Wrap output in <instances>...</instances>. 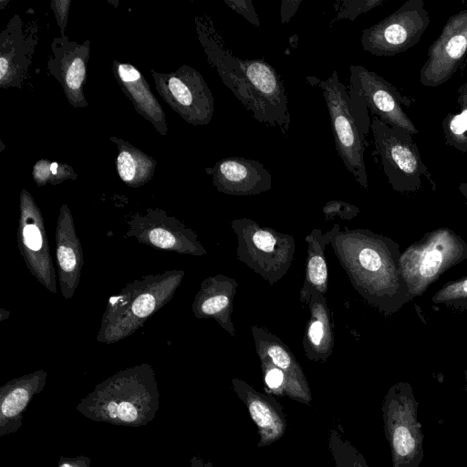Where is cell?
<instances>
[{
	"label": "cell",
	"instance_id": "cell-8",
	"mask_svg": "<svg viewBox=\"0 0 467 467\" xmlns=\"http://www.w3.org/2000/svg\"><path fill=\"white\" fill-rule=\"evenodd\" d=\"M370 130L382 169L392 189L400 193L416 192L427 179L435 187L412 135L393 128L373 116Z\"/></svg>",
	"mask_w": 467,
	"mask_h": 467
},
{
	"label": "cell",
	"instance_id": "cell-6",
	"mask_svg": "<svg viewBox=\"0 0 467 467\" xmlns=\"http://www.w3.org/2000/svg\"><path fill=\"white\" fill-rule=\"evenodd\" d=\"M418 401L409 382L393 384L382 401L384 432L392 467H419L423 460V433L418 420Z\"/></svg>",
	"mask_w": 467,
	"mask_h": 467
},
{
	"label": "cell",
	"instance_id": "cell-25",
	"mask_svg": "<svg viewBox=\"0 0 467 467\" xmlns=\"http://www.w3.org/2000/svg\"><path fill=\"white\" fill-rule=\"evenodd\" d=\"M224 3L234 12L243 16L250 24L260 26V20L251 0H224Z\"/></svg>",
	"mask_w": 467,
	"mask_h": 467
},
{
	"label": "cell",
	"instance_id": "cell-5",
	"mask_svg": "<svg viewBox=\"0 0 467 467\" xmlns=\"http://www.w3.org/2000/svg\"><path fill=\"white\" fill-rule=\"evenodd\" d=\"M237 258L270 285L277 283L291 267L296 253L292 235L263 226L248 218L234 219Z\"/></svg>",
	"mask_w": 467,
	"mask_h": 467
},
{
	"label": "cell",
	"instance_id": "cell-19",
	"mask_svg": "<svg viewBox=\"0 0 467 467\" xmlns=\"http://www.w3.org/2000/svg\"><path fill=\"white\" fill-rule=\"evenodd\" d=\"M434 305L467 311V275L444 284L431 297Z\"/></svg>",
	"mask_w": 467,
	"mask_h": 467
},
{
	"label": "cell",
	"instance_id": "cell-26",
	"mask_svg": "<svg viewBox=\"0 0 467 467\" xmlns=\"http://www.w3.org/2000/svg\"><path fill=\"white\" fill-rule=\"evenodd\" d=\"M118 171L121 179L130 182L137 173V164L133 156L128 151H122L117 159Z\"/></svg>",
	"mask_w": 467,
	"mask_h": 467
},
{
	"label": "cell",
	"instance_id": "cell-32",
	"mask_svg": "<svg viewBox=\"0 0 467 467\" xmlns=\"http://www.w3.org/2000/svg\"><path fill=\"white\" fill-rule=\"evenodd\" d=\"M301 0H283L281 2L280 16L281 22L286 24L298 9Z\"/></svg>",
	"mask_w": 467,
	"mask_h": 467
},
{
	"label": "cell",
	"instance_id": "cell-12",
	"mask_svg": "<svg viewBox=\"0 0 467 467\" xmlns=\"http://www.w3.org/2000/svg\"><path fill=\"white\" fill-rule=\"evenodd\" d=\"M212 173L217 190L229 195H256L272 188L270 172L255 160L225 158L213 168Z\"/></svg>",
	"mask_w": 467,
	"mask_h": 467
},
{
	"label": "cell",
	"instance_id": "cell-37",
	"mask_svg": "<svg viewBox=\"0 0 467 467\" xmlns=\"http://www.w3.org/2000/svg\"><path fill=\"white\" fill-rule=\"evenodd\" d=\"M60 467H73V466L69 463H64Z\"/></svg>",
	"mask_w": 467,
	"mask_h": 467
},
{
	"label": "cell",
	"instance_id": "cell-33",
	"mask_svg": "<svg viewBox=\"0 0 467 467\" xmlns=\"http://www.w3.org/2000/svg\"><path fill=\"white\" fill-rule=\"evenodd\" d=\"M119 74L124 82H134L140 78V72L130 65H120Z\"/></svg>",
	"mask_w": 467,
	"mask_h": 467
},
{
	"label": "cell",
	"instance_id": "cell-7",
	"mask_svg": "<svg viewBox=\"0 0 467 467\" xmlns=\"http://www.w3.org/2000/svg\"><path fill=\"white\" fill-rule=\"evenodd\" d=\"M306 79L323 92L338 156L359 185L368 189L364 161L366 136L353 114L347 88L340 82L336 70L326 80L315 77H306Z\"/></svg>",
	"mask_w": 467,
	"mask_h": 467
},
{
	"label": "cell",
	"instance_id": "cell-16",
	"mask_svg": "<svg viewBox=\"0 0 467 467\" xmlns=\"http://www.w3.org/2000/svg\"><path fill=\"white\" fill-rule=\"evenodd\" d=\"M237 287L238 283L233 277L217 275L211 279V292L200 306L202 315L214 317L233 337L236 334L231 316Z\"/></svg>",
	"mask_w": 467,
	"mask_h": 467
},
{
	"label": "cell",
	"instance_id": "cell-9",
	"mask_svg": "<svg viewBox=\"0 0 467 467\" xmlns=\"http://www.w3.org/2000/svg\"><path fill=\"white\" fill-rule=\"evenodd\" d=\"M430 23L423 0H407L389 16L362 31V48L378 57L403 53L419 43Z\"/></svg>",
	"mask_w": 467,
	"mask_h": 467
},
{
	"label": "cell",
	"instance_id": "cell-4",
	"mask_svg": "<svg viewBox=\"0 0 467 467\" xmlns=\"http://www.w3.org/2000/svg\"><path fill=\"white\" fill-rule=\"evenodd\" d=\"M348 95L353 114L365 136L370 130V117H378L386 124L411 135L419 132L405 112L411 99L401 94L392 84L360 65L350 66Z\"/></svg>",
	"mask_w": 467,
	"mask_h": 467
},
{
	"label": "cell",
	"instance_id": "cell-31",
	"mask_svg": "<svg viewBox=\"0 0 467 467\" xmlns=\"http://www.w3.org/2000/svg\"><path fill=\"white\" fill-rule=\"evenodd\" d=\"M57 259L61 268L65 272H71L76 266V255L74 251L65 245L57 248Z\"/></svg>",
	"mask_w": 467,
	"mask_h": 467
},
{
	"label": "cell",
	"instance_id": "cell-24",
	"mask_svg": "<svg viewBox=\"0 0 467 467\" xmlns=\"http://www.w3.org/2000/svg\"><path fill=\"white\" fill-rule=\"evenodd\" d=\"M107 411L111 418H119L123 422H133L138 418L136 406L128 401H111L107 406Z\"/></svg>",
	"mask_w": 467,
	"mask_h": 467
},
{
	"label": "cell",
	"instance_id": "cell-21",
	"mask_svg": "<svg viewBox=\"0 0 467 467\" xmlns=\"http://www.w3.org/2000/svg\"><path fill=\"white\" fill-rule=\"evenodd\" d=\"M385 0H343L337 7V19L354 21L359 15L367 13L383 4Z\"/></svg>",
	"mask_w": 467,
	"mask_h": 467
},
{
	"label": "cell",
	"instance_id": "cell-29",
	"mask_svg": "<svg viewBox=\"0 0 467 467\" xmlns=\"http://www.w3.org/2000/svg\"><path fill=\"white\" fill-rule=\"evenodd\" d=\"M24 242L26 247L33 251H38L42 246V236L39 229L35 224H27L23 231Z\"/></svg>",
	"mask_w": 467,
	"mask_h": 467
},
{
	"label": "cell",
	"instance_id": "cell-18",
	"mask_svg": "<svg viewBox=\"0 0 467 467\" xmlns=\"http://www.w3.org/2000/svg\"><path fill=\"white\" fill-rule=\"evenodd\" d=\"M339 429L340 425L331 429L328 436V449L335 467H368L361 451L339 431Z\"/></svg>",
	"mask_w": 467,
	"mask_h": 467
},
{
	"label": "cell",
	"instance_id": "cell-13",
	"mask_svg": "<svg viewBox=\"0 0 467 467\" xmlns=\"http://www.w3.org/2000/svg\"><path fill=\"white\" fill-rule=\"evenodd\" d=\"M233 389L244 402L257 427L258 448L268 446L281 439L286 430V419L282 405L272 396L255 390L247 382L234 378Z\"/></svg>",
	"mask_w": 467,
	"mask_h": 467
},
{
	"label": "cell",
	"instance_id": "cell-28",
	"mask_svg": "<svg viewBox=\"0 0 467 467\" xmlns=\"http://www.w3.org/2000/svg\"><path fill=\"white\" fill-rule=\"evenodd\" d=\"M155 307V299L150 295H141L134 301L132 305L133 313L139 317L149 316Z\"/></svg>",
	"mask_w": 467,
	"mask_h": 467
},
{
	"label": "cell",
	"instance_id": "cell-34",
	"mask_svg": "<svg viewBox=\"0 0 467 467\" xmlns=\"http://www.w3.org/2000/svg\"><path fill=\"white\" fill-rule=\"evenodd\" d=\"M6 69H7V61L4 57H1V59H0V78L1 79H3V78L6 72Z\"/></svg>",
	"mask_w": 467,
	"mask_h": 467
},
{
	"label": "cell",
	"instance_id": "cell-27",
	"mask_svg": "<svg viewBox=\"0 0 467 467\" xmlns=\"http://www.w3.org/2000/svg\"><path fill=\"white\" fill-rule=\"evenodd\" d=\"M85 65L80 58H76L67 69L66 82L71 89H78L84 79Z\"/></svg>",
	"mask_w": 467,
	"mask_h": 467
},
{
	"label": "cell",
	"instance_id": "cell-15",
	"mask_svg": "<svg viewBox=\"0 0 467 467\" xmlns=\"http://www.w3.org/2000/svg\"><path fill=\"white\" fill-rule=\"evenodd\" d=\"M307 244L306 275L303 285L299 292L302 305L306 306L310 300V294L317 291L324 296L327 292V265L325 256V248L329 244L327 232L322 233L320 229H313L306 237Z\"/></svg>",
	"mask_w": 467,
	"mask_h": 467
},
{
	"label": "cell",
	"instance_id": "cell-1",
	"mask_svg": "<svg viewBox=\"0 0 467 467\" xmlns=\"http://www.w3.org/2000/svg\"><path fill=\"white\" fill-rule=\"evenodd\" d=\"M327 234L352 286L367 304L390 316L413 299L401 274L397 242L368 229L341 230L337 224Z\"/></svg>",
	"mask_w": 467,
	"mask_h": 467
},
{
	"label": "cell",
	"instance_id": "cell-11",
	"mask_svg": "<svg viewBox=\"0 0 467 467\" xmlns=\"http://www.w3.org/2000/svg\"><path fill=\"white\" fill-rule=\"evenodd\" d=\"M252 336L258 358H268L283 371L285 378V396L310 405L312 395L305 373L290 348L270 331L253 326Z\"/></svg>",
	"mask_w": 467,
	"mask_h": 467
},
{
	"label": "cell",
	"instance_id": "cell-3",
	"mask_svg": "<svg viewBox=\"0 0 467 467\" xmlns=\"http://www.w3.org/2000/svg\"><path fill=\"white\" fill-rule=\"evenodd\" d=\"M467 259V243L449 227L427 232L400 254V270L412 298Z\"/></svg>",
	"mask_w": 467,
	"mask_h": 467
},
{
	"label": "cell",
	"instance_id": "cell-30",
	"mask_svg": "<svg viewBox=\"0 0 467 467\" xmlns=\"http://www.w3.org/2000/svg\"><path fill=\"white\" fill-rule=\"evenodd\" d=\"M149 238L152 244L161 248H171L176 243L175 237L170 232L162 229L152 230Z\"/></svg>",
	"mask_w": 467,
	"mask_h": 467
},
{
	"label": "cell",
	"instance_id": "cell-2",
	"mask_svg": "<svg viewBox=\"0 0 467 467\" xmlns=\"http://www.w3.org/2000/svg\"><path fill=\"white\" fill-rule=\"evenodd\" d=\"M204 49L223 84L258 122L289 132L291 115L284 82L262 58L241 59L211 35L202 34Z\"/></svg>",
	"mask_w": 467,
	"mask_h": 467
},
{
	"label": "cell",
	"instance_id": "cell-35",
	"mask_svg": "<svg viewBox=\"0 0 467 467\" xmlns=\"http://www.w3.org/2000/svg\"><path fill=\"white\" fill-rule=\"evenodd\" d=\"M458 189L467 202V182H461Z\"/></svg>",
	"mask_w": 467,
	"mask_h": 467
},
{
	"label": "cell",
	"instance_id": "cell-22",
	"mask_svg": "<svg viewBox=\"0 0 467 467\" xmlns=\"http://www.w3.org/2000/svg\"><path fill=\"white\" fill-rule=\"evenodd\" d=\"M29 400V393L22 388H18L10 392L3 400L1 410L3 416H16L26 407Z\"/></svg>",
	"mask_w": 467,
	"mask_h": 467
},
{
	"label": "cell",
	"instance_id": "cell-20",
	"mask_svg": "<svg viewBox=\"0 0 467 467\" xmlns=\"http://www.w3.org/2000/svg\"><path fill=\"white\" fill-rule=\"evenodd\" d=\"M261 368L264 375L265 390L277 396H285V378L278 368H276L268 358H259Z\"/></svg>",
	"mask_w": 467,
	"mask_h": 467
},
{
	"label": "cell",
	"instance_id": "cell-10",
	"mask_svg": "<svg viewBox=\"0 0 467 467\" xmlns=\"http://www.w3.org/2000/svg\"><path fill=\"white\" fill-rule=\"evenodd\" d=\"M466 55L467 7L451 16L431 44L420 70V82L429 88L446 83L462 67Z\"/></svg>",
	"mask_w": 467,
	"mask_h": 467
},
{
	"label": "cell",
	"instance_id": "cell-36",
	"mask_svg": "<svg viewBox=\"0 0 467 467\" xmlns=\"http://www.w3.org/2000/svg\"><path fill=\"white\" fill-rule=\"evenodd\" d=\"M464 377H465V389L467 390V368L464 371Z\"/></svg>",
	"mask_w": 467,
	"mask_h": 467
},
{
	"label": "cell",
	"instance_id": "cell-23",
	"mask_svg": "<svg viewBox=\"0 0 467 467\" xmlns=\"http://www.w3.org/2000/svg\"><path fill=\"white\" fill-rule=\"evenodd\" d=\"M323 213L327 219L338 217L342 220H351L358 214L359 209L342 201H330L323 207Z\"/></svg>",
	"mask_w": 467,
	"mask_h": 467
},
{
	"label": "cell",
	"instance_id": "cell-14",
	"mask_svg": "<svg viewBox=\"0 0 467 467\" xmlns=\"http://www.w3.org/2000/svg\"><path fill=\"white\" fill-rule=\"evenodd\" d=\"M309 318L303 336V349L306 358L325 363L334 348V323L326 296L313 291L310 294Z\"/></svg>",
	"mask_w": 467,
	"mask_h": 467
},
{
	"label": "cell",
	"instance_id": "cell-17",
	"mask_svg": "<svg viewBox=\"0 0 467 467\" xmlns=\"http://www.w3.org/2000/svg\"><path fill=\"white\" fill-rule=\"evenodd\" d=\"M462 66L464 79L458 88L455 107L444 117L441 128L445 143L467 153V59Z\"/></svg>",
	"mask_w": 467,
	"mask_h": 467
}]
</instances>
